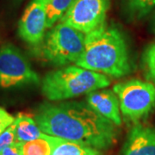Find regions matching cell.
<instances>
[{
	"mask_svg": "<svg viewBox=\"0 0 155 155\" xmlns=\"http://www.w3.org/2000/svg\"><path fill=\"white\" fill-rule=\"evenodd\" d=\"M40 129L46 134L108 149L116 143V125L94 110L86 102L45 103L35 116Z\"/></svg>",
	"mask_w": 155,
	"mask_h": 155,
	"instance_id": "obj_1",
	"label": "cell"
},
{
	"mask_svg": "<svg viewBox=\"0 0 155 155\" xmlns=\"http://www.w3.org/2000/svg\"><path fill=\"white\" fill-rule=\"evenodd\" d=\"M73 0H48L46 5L47 28L54 26L67 12Z\"/></svg>",
	"mask_w": 155,
	"mask_h": 155,
	"instance_id": "obj_13",
	"label": "cell"
},
{
	"mask_svg": "<svg viewBox=\"0 0 155 155\" xmlns=\"http://www.w3.org/2000/svg\"><path fill=\"white\" fill-rule=\"evenodd\" d=\"M16 142V124L13 122L0 134V152Z\"/></svg>",
	"mask_w": 155,
	"mask_h": 155,
	"instance_id": "obj_17",
	"label": "cell"
},
{
	"mask_svg": "<svg viewBox=\"0 0 155 155\" xmlns=\"http://www.w3.org/2000/svg\"><path fill=\"white\" fill-rule=\"evenodd\" d=\"M85 100L90 107L101 116L109 119L116 126L122 124L119 100L113 91L97 90L88 93Z\"/></svg>",
	"mask_w": 155,
	"mask_h": 155,
	"instance_id": "obj_10",
	"label": "cell"
},
{
	"mask_svg": "<svg viewBox=\"0 0 155 155\" xmlns=\"http://www.w3.org/2000/svg\"><path fill=\"white\" fill-rule=\"evenodd\" d=\"M51 144V155H100L96 148L78 142L48 134Z\"/></svg>",
	"mask_w": 155,
	"mask_h": 155,
	"instance_id": "obj_11",
	"label": "cell"
},
{
	"mask_svg": "<svg viewBox=\"0 0 155 155\" xmlns=\"http://www.w3.org/2000/svg\"><path fill=\"white\" fill-rule=\"evenodd\" d=\"M122 155H155V128L136 123L127 134Z\"/></svg>",
	"mask_w": 155,
	"mask_h": 155,
	"instance_id": "obj_9",
	"label": "cell"
},
{
	"mask_svg": "<svg viewBox=\"0 0 155 155\" xmlns=\"http://www.w3.org/2000/svg\"><path fill=\"white\" fill-rule=\"evenodd\" d=\"M127 9L136 18L147 16L155 8V0H127Z\"/></svg>",
	"mask_w": 155,
	"mask_h": 155,
	"instance_id": "obj_15",
	"label": "cell"
},
{
	"mask_svg": "<svg viewBox=\"0 0 155 155\" xmlns=\"http://www.w3.org/2000/svg\"><path fill=\"white\" fill-rule=\"evenodd\" d=\"M110 84L107 75L70 66L48 72L41 81V91L48 100L60 101L88 94Z\"/></svg>",
	"mask_w": 155,
	"mask_h": 155,
	"instance_id": "obj_3",
	"label": "cell"
},
{
	"mask_svg": "<svg viewBox=\"0 0 155 155\" xmlns=\"http://www.w3.org/2000/svg\"><path fill=\"white\" fill-rule=\"evenodd\" d=\"M143 66L146 76L155 85V43L150 45L145 51Z\"/></svg>",
	"mask_w": 155,
	"mask_h": 155,
	"instance_id": "obj_16",
	"label": "cell"
},
{
	"mask_svg": "<svg viewBox=\"0 0 155 155\" xmlns=\"http://www.w3.org/2000/svg\"><path fill=\"white\" fill-rule=\"evenodd\" d=\"M153 32H154L155 34V14H154V16H153Z\"/></svg>",
	"mask_w": 155,
	"mask_h": 155,
	"instance_id": "obj_20",
	"label": "cell"
},
{
	"mask_svg": "<svg viewBox=\"0 0 155 155\" xmlns=\"http://www.w3.org/2000/svg\"><path fill=\"white\" fill-rule=\"evenodd\" d=\"M48 0H32L18 23V35L22 41L32 46L41 43L47 28L46 5Z\"/></svg>",
	"mask_w": 155,
	"mask_h": 155,
	"instance_id": "obj_8",
	"label": "cell"
},
{
	"mask_svg": "<svg viewBox=\"0 0 155 155\" xmlns=\"http://www.w3.org/2000/svg\"><path fill=\"white\" fill-rule=\"evenodd\" d=\"M51 150L48 134L43 138L22 143V155H51Z\"/></svg>",
	"mask_w": 155,
	"mask_h": 155,
	"instance_id": "obj_14",
	"label": "cell"
},
{
	"mask_svg": "<svg viewBox=\"0 0 155 155\" xmlns=\"http://www.w3.org/2000/svg\"><path fill=\"white\" fill-rule=\"evenodd\" d=\"M0 155H22V143L14 142L1 151Z\"/></svg>",
	"mask_w": 155,
	"mask_h": 155,
	"instance_id": "obj_19",
	"label": "cell"
},
{
	"mask_svg": "<svg viewBox=\"0 0 155 155\" xmlns=\"http://www.w3.org/2000/svg\"><path fill=\"white\" fill-rule=\"evenodd\" d=\"M85 35L67 24L59 22L45 34L37 46L40 55L55 67L76 63L84 49Z\"/></svg>",
	"mask_w": 155,
	"mask_h": 155,
	"instance_id": "obj_4",
	"label": "cell"
},
{
	"mask_svg": "<svg viewBox=\"0 0 155 155\" xmlns=\"http://www.w3.org/2000/svg\"><path fill=\"white\" fill-rule=\"evenodd\" d=\"M76 66L114 78L132 71L125 36L116 25L104 22L85 35L84 49Z\"/></svg>",
	"mask_w": 155,
	"mask_h": 155,
	"instance_id": "obj_2",
	"label": "cell"
},
{
	"mask_svg": "<svg viewBox=\"0 0 155 155\" xmlns=\"http://www.w3.org/2000/svg\"><path fill=\"white\" fill-rule=\"evenodd\" d=\"M39 83L38 74L21 50L10 43L0 48V89L19 88Z\"/></svg>",
	"mask_w": 155,
	"mask_h": 155,
	"instance_id": "obj_6",
	"label": "cell"
},
{
	"mask_svg": "<svg viewBox=\"0 0 155 155\" xmlns=\"http://www.w3.org/2000/svg\"><path fill=\"white\" fill-rule=\"evenodd\" d=\"M113 91L119 100L123 116L137 122L155 108V85L151 82L132 79L116 84Z\"/></svg>",
	"mask_w": 155,
	"mask_h": 155,
	"instance_id": "obj_5",
	"label": "cell"
},
{
	"mask_svg": "<svg viewBox=\"0 0 155 155\" xmlns=\"http://www.w3.org/2000/svg\"><path fill=\"white\" fill-rule=\"evenodd\" d=\"M15 118L10 113L0 107V134L14 122Z\"/></svg>",
	"mask_w": 155,
	"mask_h": 155,
	"instance_id": "obj_18",
	"label": "cell"
},
{
	"mask_svg": "<svg viewBox=\"0 0 155 155\" xmlns=\"http://www.w3.org/2000/svg\"><path fill=\"white\" fill-rule=\"evenodd\" d=\"M109 8L110 0H73L60 22L86 35L105 22Z\"/></svg>",
	"mask_w": 155,
	"mask_h": 155,
	"instance_id": "obj_7",
	"label": "cell"
},
{
	"mask_svg": "<svg viewBox=\"0 0 155 155\" xmlns=\"http://www.w3.org/2000/svg\"><path fill=\"white\" fill-rule=\"evenodd\" d=\"M16 124V142L25 143L36 139L43 138L45 134L30 116L20 114L15 118Z\"/></svg>",
	"mask_w": 155,
	"mask_h": 155,
	"instance_id": "obj_12",
	"label": "cell"
}]
</instances>
